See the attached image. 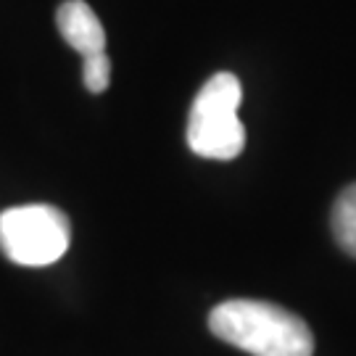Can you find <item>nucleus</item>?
Returning <instances> with one entry per match:
<instances>
[{"mask_svg":"<svg viewBox=\"0 0 356 356\" xmlns=\"http://www.w3.org/2000/svg\"><path fill=\"white\" fill-rule=\"evenodd\" d=\"M219 341L251 356H312L314 335L304 319L269 301L232 298L219 304L209 317Z\"/></svg>","mask_w":356,"mask_h":356,"instance_id":"f257e3e1","label":"nucleus"},{"mask_svg":"<svg viewBox=\"0 0 356 356\" xmlns=\"http://www.w3.org/2000/svg\"><path fill=\"white\" fill-rule=\"evenodd\" d=\"M72 243L69 216L51 204L13 206L0 214V251L22 267H48Z\"/></svg>","mask_w":356,"mask_h":356,"instance_id":"7ed1b4c3","label":"nucleus"},{"mask_svg":"<svg viewBox=\"0 0 356 356\" xmlns=\"http://www.w3.org/2000/svg\"><path fill=\"white\" fill-rule=\"evenodd\" d=\"M241 101V79L229 72L214 74L198 90L188 119V145L195 156L214 161L241 156L245 145V127L238 119Z\"/></svg>","mask_w":356,"mask_h":356,"instance_id":"f03ea898","label":"nucleus"},{"mask_svg":"<svg viewBox=\"0 0 356 356\" xmlns=\"http://www.w3.org/2000/svg\"><path fill=\"white\" fill-rule=\"evenodd\" d=\"M332 235L346 254L356 259V182L348 185L332 206Z\"/></svg>","mask_w":356,"mask_h":356,"instance_id":"39448f33","label":"nucleus"},{"mask_svg":"<svg viewBox=\"0 0 356 356\" xmlns=\"http://www.w3.org/2000/svg\"><path fill=\"white\" fill-rule=\"evenodd\" d=\"M56 26L61 38L74 48L82 58L106 53V29L101 19L85 0H66L56 11Z\"/></svg>","mask_w":356,"mask_h":356,"instance_id":"20e7f679","label":"nucleus"},{"mask_svg":"<svg viewBox=\"0 0 356 356\" xmlns=\"http://www.w3.org/2000/svg\"><path fill=\"white\" fill-rule=\"evenodd\" d=\"M82 79H85V88L90 92H103L111 82V61L106 53H95V56H88L85 64H82Z\"/></svg>","mask_w":356,"mask_h":356,"instance_id":"423d86ee","label":"nucleus"}]
</instances>
